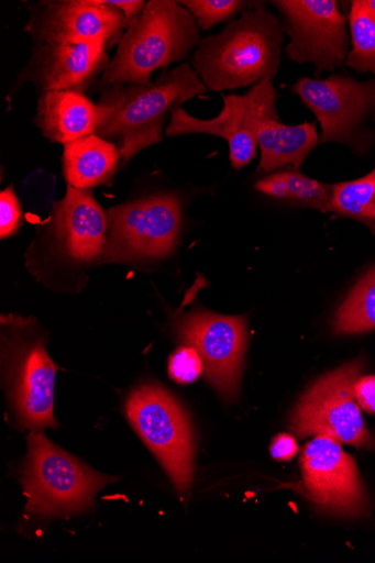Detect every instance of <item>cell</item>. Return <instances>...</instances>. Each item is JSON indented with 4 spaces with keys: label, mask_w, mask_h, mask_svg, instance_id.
<instances>
[{
    "label": "cell",
    "mask_w": 375,
    "mask_h": 563,
    "mask_svg": "<svg viewBox=\"0 0 375 563\" xmlns=\"http://www.w3.org/2000/svg\"><path fill=\"white\" fill-rule=\"evenodd\" d=\"M107 40L84 43L34 44L32 57L21 73L15 89L32 82L42 92L85 93L103 74L111 59Z\"/></svg>",
    "instance_id": "15"
},
{
    "label": "cell",
    "mask_w": 375,
    "mask_h": 563,
    "mask_svg": "<svg viewBox=\"0 0 375 563\" xmlns=\"http://www.w3.org/2000/svg\"><path fill=\"white\" fill-rule=\"evenodd\" d=\"M107 2L123 12L129 22L135 19L146 5L143 0H107Z\"/></svg>",
    "instance_id": "29"
},
{
    "label": "cell",
    "mask_w": 375,
    "mask_h": 563,
    "mask_svg": "<svg viewBox=\"0 0 375 563\" xmlns=\"http://www.w3.org/2000/svg\"><path fill=\"white\" fill-rule=\"evenodd\" d=\"M372 173H373V174H375V168L373 169V172H372Z\"/></svg>",
    "instance_id": "31"
},
{
    "label": "cell",
    "mask_w": 375,
    "mask_h": 563,
    "mask_svg": "<svg viewBox=\"0 0 375 563\" xmlns=\"http://www.w3.org/2000/svg\"><path fill=\"white\" fill-rule=\"evenodd\" d=\"M2 363L8 397L19 428L57 430L53 415L57 366L47 354L35 321L2 317Z\"/></svg>",
    "instance_id": "5"
},
{
    "label": "cell",
    "mask_w": 375,
    "mask_h": 563,
    "mask_svg": "<svg viewBox=\"0 0 375 563\" xmlns=\"http://www.w3.org/2000/svg\"><path fill=\"white\" fill-rule=\"evenodd\" d=\"M26 439L21 482L29 515L56 519L85 514L95 506L97 493L115 482L49 442L42 431H31Z\"/></svg>",
    "instance_id": "4"
},
{
    "label": "cell",
    "mask_w": 375,
    "mask_h": 563,
    "mask_svg": "<svg viewBox=\"0 0 375 563\" xmlns=\"http://www.w3.org/2000/svg\"><path fill=\"white\" fill-rule=\"evenodd\" d=\"M291 91L320 124L319 144H343L361 157L375 145V76L365 81L341 74L302 77Z\"/></svg>",
    "instance_id": "6"
},
{
    "label": "cell",
    "mask_w": 375,
    "mask_h": 563,
    "mask_svg": "<svg viewBox=\"0 0 375 563\" xmlns=\"http://www.w3.org/2000/svg\"><path fill=\"white\" fill-rule=\"evenodd\" d=\"M192 15L175 0H150L118 41L98 88L151 84L154 71L181 63L201 42Z\"/></svg>",
    "instance_id": "3"
},
{
    "label": "cell",
    "mask_w": 375,
    "mask_h": 563,
    "mask_svg": "<svg viewBox=\"0 0 375 563\" xmlns=\"http://www.w3.org/2000/svg\"><path fill=\"white\" fill-rule=\"evenodd\" d=\"M179 4L189 11L199 29L209 31L220 23L235 20L238 15L250 10L257 2H245V0H181Z\"/></svg>",
    "instance_id": "24"
},
{
    "label": "cell",
    "mask_w": 375,
    "mask_h": 563,
    "mask_svg": "<svg viewBox=\"0 0 375 563\" xmlns=\"http://www.w3.org/2000/svg\"><path fill=\"white\" fill-rule=\"evenodd\" d=\"M100 122L98 104L85 93L76 91L42 93L33 120L45 139L64 145L96 134Z\"/></svg>",
    "instance_id": "17"
},
{
    "label": "cell",
    "mask_w": 375,
    "mask_h": 563,
    "mask_svg": "<svg viewBox=\"0 0 375 563\" xmlns=\"http://www.w3.org/2000/svg\"><path fill=\"white\" fill-rule=\"evenodd\" d=\"M283 18L287 57L299 65L309 64L317 75L334 74L346 67L352 47L348 16L337 0H277L272 2Z\"/></svg>",
    "instance_id": "10"
},
{
    "label": "cell",
    "mask_w": 375,
    "mask_h": 563,
    "mask_svg": "<svg viewBox=\"0 0 375 563\" xmlns=\"http://www.w3.org/2000/svg\"><path fill=\"white\" fill-rule=\"evenodd\" d=\"M350 4L348 20L352 47L346 67L357 74L375 76V15L364 8L362 0Z\"/></svg>",
    "instance_id": "23"
},
{
    "label": "cell",
    "mask_w": 375,
    "mask_h": 563,
    "mask_svg": "<svg viewBox=\"0 0 375 563\" xmlns=\"http://www.w3.org/2000/svg\"><path fill=\"white\" fill-rule=\"evenodd\" d=\"M272 455L277 462H290L297 454L298 444L294 437L289 434L277 435L272 443Z\"/></svg>",
    "instance_id": "28"
},
{
    "label": "cell",
    "mask_w": 375,
    "mask_h": 563,
    "mask_svg": "<svg viewBox=\"0 0 375 563\" xmlns=\"http://www.w3.org/2000/svg\"><path fill=\"white\" fill-rule=\"evenodd\" d=\"M203 372L201 356L192 346H184L176 351L169 362V375L179 384H190Z\"/></svg>",
    "instance_id": "25"
},
{
    "label": "cell",
    "mask_w": 375,
    "mask_h": 563,
    "mask_svg": "<svg viewBox=\"0 0 375 563\" xmlns=\"http://www.w3.org/2000/svg\"><path fill=\"white\" fill-rule=\"evenodd\" d=\"M304 484L312 503L327 514L359 519L370 504L353 457L332 438L315 437L300 456Z\"/></svg>",
    "instance_id": "12"
},
{
    "label": "cell",
    "mask_w": 375,
    "mask_h": 563,
    "mask_svg": "<svg viewBox=\"0 0 375 563\" xmlns=\"http://www.w3.org/2000/svg\"><path fill=\"white\" fill-rule=\"evenodd\" d=\"M207 90L189 64L166 70L146 86L100 88L101 122L96 134L117 142L123 166H128L137 153L163 141L167 118L175 109Z\"/></svg>",
    "instance_id": "2"
},
{
    "label": "cell",
    "mask_w": 375,
    "mask_h": 563,
    "mask_svg": "<svg viewBox=\"0 0 375 563\" xmlns=\"http://www.w3.org/2000/svg\"><path fill=\"white\" fill-rule=\"evenodd\" d=\"M364 365L360 357L319 378L296 406L291 431L300 438L324 435L341 444L374 448L354 391Z\"/></svg>",
    "instance_id": "9"
},
{
    "label": "cell",
    "mask_w": 375,
    "mask_h": 563,
    "mask_svg": "<svg viewBox=\"0 0 375 563\" xmlns=\"http://www.w3.org/2000/svg\"><path fill=\"white\" fill-rule=\"evenodd\" d=\"M283 21L262 3L201 40L192 68L208 90L223 92L277 76L285 43Z\"/></svg>",
    "instance_id": "1"
},
{
    "label": "cell",
    "mask_w": 375,
    "mask_h": 563,
    "mask_svg": "<svg viewBox=\"0 0 375 563\" xmlns=\"http://www.w3.org/2000/svg\"><path fill=\"white\" fill-rule=\"evenodd\" d=\"M27 10L25 32L34 44L107 40L113 45L129 25L125 14L107 0H44Z\"/></svg>",
    "instance_id": "14"
},
{
    "label": "cell",
    "mask_w": 375,
    "mask_h": 563,
    "mask_svg": "<svg viewBox=\"0 0 375 563\" xmlns=\"http://www.w3.org/2000/svg\"><path fill=\"white\" fill-rule=\"evenodd\" d=\"M64 146V174L69 186L82 190L111 186L122 159L117 143L91 134Z\"/></svg>",
    "instance_id": "18"
},
{
    "label": "cell",
    "mask_w": 375,
    "mask_h": 563,
    "mask_svg": "<svg viewBox=\"0 0 375 563\" xmlns=\"http://www.w3.org/2000/svg\"><path fill=\"white\" fill-rule=\"evenodd\" d=\"M255 189L266 196L301 205L304 208L330 212L332 185L319 183L294 169L262 178L255 184Z\"/></svg>",
    "instance_id": "20"
},
{
    "label": "cell",
    "mask_w": 375,
    "mask_h": 563,
    "mask_svg": "<svg viewBox=\"0 0 375 563\" xmlns=\"http://www.w3.org/2000/svg\"><path fill=\"white\" fill-rule=\"evenodd\" d=\"M48 233L64 257L96 263L103 257L109 219L90 189L68 185L66 197L53 209Z\"/></svg>",
    "instance_id": "16"
},
{
    "label": "cell",
    "mask_w": 375,
    "mask_h": 563,
    "mask_svg": "<svg viewBox=\"0 0 375 563\" xmlns=\"http://www.w3.org/2000/svg\"><path fill=\"white\" fill-rule=\"evenodd\" d=\"M177 329L201 356L210 385L224 400L236 399L247 346L246 320L196 311L180 320Z\"/></svg>",
    "instance_id": "13"
},
{
    "label": "cell",
    "mask_w": 375,
    "mask_h": 563,
    "mask_svg": "<svg viewBox=\"0 0 375 563\" xmlns=\"http://www.w3.org/2000/svg\"><path fill=\"white\" fill-rule=\"evenodd\" d=\"M319 144L317 122L286 125L282 120H267L258 130L257 146L261 152L260 172L273 173L286 166L300 168L316 145Z\"/></svg>",
    "instance_id": "19"
},
{
    "label": "cell",
    "mask_w": 375,
    "mask_h": 563,
    "mask_svg": "<svg viewBox=\"0 0 375 563\" xmlns=\"http://www.w3.org/2000/svg\"><path fill=\"white\" fill-rule=\"evenodd\" d=\"M354 391L360 408L366 413L375 416V376L359 377Z\"/></svg>",
    "instance_id": "27"
},
{
    "label": "cell",
    "mask_w": 375,
    "mask_h": 563,
    "mask_svg": "<svg viewBox=\"0 0 375 563\" xmlns=\"http://www.w3.org/2000/svg\"><path fill=\"white\" fill-rule=\"evenodd\" d=\"M224 108L212 120H198L183 107L172 112L166 130L168 137L188 134H207L228 141L230 159L236 170L243 169L257 153L258 130L267 120H280L277 110L278 95L272 80H264L244 95H222Z\"/></svg>",
    "instance_id": "11"
},
{
    "label": "cell",
    "mask_w": 375,
    "mask_h": 563,
    "mask_svg": "<svg viewBox=\"0 0 375 563\" xmlns=\"http://www.w3.org/2000/svg\"><path fill=\"white\" fill-rule=\"evenodd\" d=\"M365 9L375 15V0H362Z\"/></svg>",
    "instance_id": "30"
},
{
    "label": "cell",
    "mask_w": 375,
    "mask_h": 563,
    "mask_svg": "<svg viewBox=\"0 0 375 563\" xmlns=\"http://www.w3.org/2000/svg\"><path fill=\"white\" fill-rule=\"evenodd\" d=\"M330 212L363 223L375 235V174L332 185Z\"/></svg>",
    "instance_id": "21"
},
{
    "label": "cell",
    "mask_w": 375,
    "mask_h": 563,
    "mask_svg": "<svg viewBox=\"0 0 375 563\" xmlns=\"http://www.w3.org/2000/svg\"><path fill=\"white\" fill-rule=\"evenodd\" d=\"M335 334H357L375 330V267L351 290L333 324Z\"/></svg>",
    "instance_id": "22"
},
{
    "label": "cell",
    "mask_w": 375,
    "mask_h": 563,
    "mask_svg": "<svg viewBox=\"0 0 375 563\" xmlns=\"http://www.w3.org/2000/svg\"><path fill=\"white\" fill-rule=\"evenodd\" d=\"M22 224L21 203L13 186H10L0 194V238L5 240L16 235Z\"/></svg>",
    "instance_id": "26"
},
{
    "label": "cell",
    "mask_w": 375,
    "mask_h": 563,
    "mask_svg": "<svg viewBox=\"0 0 375 563\" xmlns=\"http://www.w3.org/2000/svg\"><path fill=\"white\" fill-rule=\"evenodd\" d=\"M107 219L103 263L164 260L178 244L183 210L176 196L155 195L119 205Z\"/></svg>",
    "instance_id": "8"
},
{
    "label": "cell",
    "mask_w": 375,
    "mask_h": 563,
    "mask_svg": "<svg viewBox=\"0 0 375 563\" xmlns=\"http://www.w3.org/2000/svg\"><path fill=\"white\" fill-rule=\"evenodd\" d=\"M126 415L177 492L183 497L188 496L194 479L195 438L179 401L165 388L145 384L129 397Z\"/></svg>",
    "instance_id": "7"
}]
</instances>
